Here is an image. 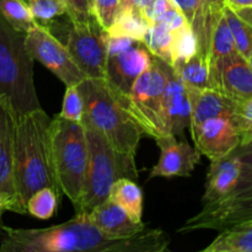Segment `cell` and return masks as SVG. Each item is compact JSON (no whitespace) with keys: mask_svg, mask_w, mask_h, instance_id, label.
<instances>
[{"mask_svg":"<svg viewBox=\"0 0 252 252\" xmlns=\"http://www.w3.org/2000/svg\"><path fill=\"white\" fill-rule=\"evenodd\" d=\"M12 207H14V202H12V199L9 198V197L0 194V217H1V214L4 213V212L6 211L12 212Z\"/></svg>","mask_w":252,"mask_h":252,"instance_id":"cell-36","label":"cell"},{"mask_svg":"<svg viewBox=\"0 0 252 252\" xmlns=\"http://www.w3.org/2000/svg\"><path fill=\"white\" fill-rule=\"evenodd\" d=\"M24 1H25V0H24ZM25 2H26V1H25Z\"/></svg>","mask_w":252,"mask_h":252,"instance_id":"cell-44","label":"cell"},{"mask_svg":"<svg viewBox=\"0 0 252 252\" xmlns=\"http://www.w3.org/2000/svg\"><path fill=\"white\" fill-rule=\"evenodd\" d=\"M187 91L191 101V123H189L191 132L209 118L221 117V116L231 117L234 101L221 95L216 89L187 88Z\"/></svg>","mask_w":252,"mask_h":252,"instance_id":"cell-19","label":"cell"},{"mask_svg":"<svg viewBox=\"0 0 252 252\" xmlns=\"http://www.w3.org/2000/svg\"><path fill=\"white\" fill-rule=\"evenodd\" d=\"M204 1L209 7L214 10H221L226 4L225 0H204Z\"/></svg>","mask_w":252,"mask_h":252,"instance_id":"cell-40","label":"cell"},{"mask_svg":"<svg viewBox=\"0 0 252 252\" xmlns=\"http://www.w3.org/2000/svg\"><path fill=\"white\" fill-rule=\"evenodd\" d=\"M231 120L240 135L239 147L252 142V97L234 102Z\"/></svg>","mask_w":252,"mask_h":252,"instance_id":"cell-31","label":"cell"},{"mask_svg":"<svg viewBox=\"0 0 252 252\" xmlns=\"http://www.w3.org/2000/svg\"><path fill=\"white\" fill-rule=\"evenodd\" d=\"M52 118L38 108L15 118L14 179L16 189L15 213L26 214V202L32 193L52 187L61 196L51 160L49 125Z\"/></svg>","mask_w":252,"mask_h":252,"instance_id":"cell-2","label":"cell"},{"mask_svg":"<svg viewBox=\"0 0 252 252\" xmlns=\"http://www.w3.org/2000/svg\"><path fill=\"white\" fill-rule=\"evenodd\" d=\"M171 66L187 88H211L209 63L207 57L202 52H197L194 56L186 61L174 62Z\"/></svg>","mask_w":252,"mask_h":252,"instance_id":"cell-22","label":"cell"},{"mask_svg":"<svg viewBox=\"0 0 252 252\" xmlns=\"http://www.w3.org/2000/svg\"><path fill=\"white\" fill-rule=\"evenodd\" d=\"M171 47L174 62L186 61V59L194 56L197 52H199L198 38H197L196 33L189 26V24H186L185 26L180 27L179 30L172 32Z\"/></svg>","mask_w":252,"mask_h":252,"instance_id":"cell-29","label":"cell"},{"mask_svg":"<svg viewBox=\"0 0 252 252\" xmlns=\"http://www.w3.org/2000/svg\"><path fill=\"white\" fill-rule=\"evenodd\" d=\"M160 149L159 161L152 169L150 179L157 177H189L201 160V153L186 139L177 140L172 134L155 139Z\"/></svg>","mask_w":252,"mask_h":252,"instance_id":"cell-14","label":"cell"},{"mask_svg":"<svg viewBox=\"0 0 252 252\" xmlns=\"http://www.w3.org/2000/svg\"><path fill=\"white\" fill-rule=\"evenodd\" d=\"M223 14L225 16L226 22H228L231 34H233L236 51L248 59L252 47V26L246 21H244L236 14L235 10L229 6L228 4H225V6L223 7Z\"/></svg>","mask_w":252,"mask_h":252,"instance_id":"cell-27","label":"cell"},{"mask_svg":"<svg viewBox=\"0 0 252 252\" xmlns=\"http://www.w3.org/2000/svg\"><path fill=\"white\" fill-rule=\"evenodd\" d=\"M153 57L143 42L107 34L106 81L122 97L129 94L138 76L150 66Z\"/></svg>","mask_w":252,"mask_h":252,"instance_id":"cell-9","label":"cell"},{"mask_svg":"<svg viewBox=\"0 0 252 252\" xmlns=\"http://www.w3.org/2000/svg\"><path fill=\"white\" fill-rule=\"evenodd\" d=\"M143 43L153 57L161 59L171 65L172 58V32L164 25L155 22L150 25L143 38Z\"/></svg>","mask_w":252,"mask_h":252,"instance_id":"cell-25","label":"cell"},{"mask_svg":"<svg viewBox=\"0 0 252 252\" xmlns=\"http://www.w3.org/2000/svg\"><path fill=\"white\" fill-rule=\"evenodd\" d=\"M165 73L164 108L170 134L181 135L191 123V101L186 85L170 64L162 61Z\"/></svg>","mask_w":252,"mask_h":252,"instance_id":"cell-15","label":"cell"},{"mask_svg":"<svg viewBox=\"0 0 252 252\" xmlns=\"http://www.w3.org/2000/svg\"><path fill=\"white\" fill-rule=\"evenodd\" d=\"M84 102L78 85L66 86L63 97V105L59 116L69 121L80 122L83 120Z\"/></svg>","mask_w":252,"mask_h":252,"instance_id":"cell-33","label":"cell"},{"mask_svg":"<svg viewBox=\"0 0 252 252\" xmlns=\"http://www.w3.org/2000/svg\"><path fill=\"white\" fill-rule=\"evenodd\" d=\"M157 22H159V24L166 26L171 32L176 31V30H179L180 27H182V26H185L186 24H189L186 20V17H185V15L182 14L181 10L176 6V4H175V2H172V4L170 5L166 10H165L164 14H162L161 16L158 19Z\"/></svg>","mask_w":252,"mask_h":252,"instance_id":"cell-35","label":"cell"},{"mask_svg":"<svg viewBox=\"0 0 252 252\" xmlns=\"http://www.w3.org/2000/svg\"><path fill=\"white\" fill-rule=\"evenodd\" d=\"M150 24L144 15L133 6H122L106 33L111 37H127L143 42Z\"/></svg>","mask_w":252,"mask_h":252,"instance_id":"cell-23","label":"cell"},{"mask_svg":"<svg viewBox=\"0 0 252 252\" xmlns=\"http://www.w3.org/2000/svg\"><path fill=\"white\" fill-rule=\"evenodd\" d=\"M240 167L241 162L235 150L221 159L212 160L202 204L214 203L229 196L236 186Z\"/></svg>","mask_w":252,"mask_h":252,"instance_id":"cell-16","label":"cell"},{"mask_svg":"<svg viewBox=\"0 0 252 252\" xmlns=\"http://www.w3.org/2000/svg\"><path fill=\"white\" fill-rule=\"evenodd\" d=\"M93 2H94V0H89V4H90V7H91V5H93Z\"/></svg>","mask_w":252,"mask_h":252,"instance_id":"cell-43","label":"cell"},{"mask_svg":"<svg viewBox=\"0 0 252 252\" xmlns=\"http://www.w3.org/2000/svg\"><path fill=\"white\" fill-rule=\"evenodd\" d=\"M236 11V14L246 21L248 24H250L252 26V6L251 7H240V9H234Z\"/></svg>","mask_w":252,"mask_h":252,"instance_id":"cell-37","label":"cell"},{"mask_svg":"<svg viewBox=\"0 0 252 252\" xmlns=\"http://www.w3.org/2000/svg\"><path fill=\"white\" fill-rule=\"evenodd\" d=\"M65 47L86 78H106L107 33L95 19L84 24L70 22Z\"/></svg>","mask_w":252,"mask_h":252,"instance_id":"cell-10","label":"cell"},{"mask_svg":"<svg viewBox=\"0 0 252 252\" xmlns=\"http://www.w3.org/2000/svg\"><path fill=\"white\" fill-rule=\"evenodd\" d=\"M235 42H234L233 34H231L229 25L226 22L223 10L217 15L216 20L212 26L211 34L208 41V51H207V59L208 63L217 61L221 57L230 56L236 53Z\"/></svg>","mask_w":252,"mask_h":252,"instance_id":"cell-24","label":"cell"},{"mask_svg":"<svg viewBox=\"0 0 252 252\" xmlns=\"http://www.w3.org/2000/svg\"><path fill=\"white\" fill-rule=\"evenodd\" d=\"M226 4L233 9H240V7H251L252 0H225Z\"/></svg>","mask_w":252,"mask_h":252,"instance_id":"cell-38","label":"cell"},{"mask_svg":"<svg viewBox=\"0 0 252 252\" xmlns=\"http://www.w3.org/2000/svg\"><path fill=\"white\" fill-rule=\"evenodd\" d=\"M209 71L211 88L229 100L236 102L252 97V68L239 52L212 62Z\"/></svg>","mask_w":252,"mask_h":252,"instance_id":"cell-12","label":"cell"},{"mask_svg":"<svg viewBox=\"0 0 252 252\" xmlns=\"http://www.w3.org/2000/svg\"><path fill=\"white\" fill-rule=\"evenodd\" d=\"M191 134L196 149L211 161L231 154L240 145V135L228 116L204 121Z\"/></svg>","mask_w":252,"mask_h":252,"instance_id":"cell-13","label":"cell"},{"mask_svg":"<svg viewBox=\"0 0 252 252\" xmlns=\"http://www.w3.org/2000/svg\"><path fill=\"white\" fill-rule=\"evenodd\" d=\"M26 47L34 61L51 70L65 86L79 85L86 75L71 58L65 44L49 29L37 25L26 33Z\"/></svg>","mask_w":252,"mask_h":252,"instance_id":"cell-11","label":"cell"},{"mask_svg":"<svg viewBox=\"0 0 252 252\" xmlns=\"http://www.w3.org/2000/svg\"><path fill=\"white\" fill-rule=\"evenodd\" d=\"M121 9H122L121 0H94L91 5V14L98 26L107 32Z\"/></svg>","mask_w":252,"mask_h":252,"instance_id":"cell-32","label":"cell"},{"mask_svg":"<svg viewBox=\"0 0 252 252\" xmlns=\"http://www.w3.org/2000/svg\"><path fill=\"white\" fill-rule=\"evenodd\" d=\"M122 6H130V0H121Z\"/></svg>","mask_w":252,"mask_h":252,"instance_id":"cell-41","label":"cell"},{"mask_svg":"<svg viewBox=\"0 0 252 252\" xmlns=\"http://www.w3.org/2000/svg\"><path fill=\"white\" fill-rule=\"evenodd\" d=\"M84 126L88 139L89 160L83 196L75 207L76 214L89 213L97 204L106 201L112 184L121 177L138 179L135 162L118 154L102 133L85 123Z\"/></svg>","mask_w":252,"mask_h":252,"instance_id":"cell-6","label":"cell"},{"mask_svg":"<svg viewBox=\"0 0 252 252\" xmlns=\"http://www.w3.org/2000/svg\"><path fill=\"white\" fill-rule=\"evenodd\" d=\"M33 62L26 47V33L15 30L0 14V102L14 118L41 108Z\"/></svg>","mask_w":252,"mask_h":252,"instance_id":"cell-4","label":"cell"},{"mask_svg":"<svg viewBox=\"0 0 252 252\" xmlns=\"http://www.w3.org/2000/svg\"><path fill=\"white\" fill-rule=\"evenodd\" d=\"M86 216L91 223L111 236H132L147 229L143 221L137 223L133 220L122 207L108 198L97 204Z\"/></svg>","mask_w":252,"mask_h":252,"instance_id":"cell-18","label":"cell"},{"mask_svg":"<svg viewBox=\"0 0 252 252\" xmlns=\"http://www.w3.org/2000/svg\"><path fill=\"white\" fill-rule=\"evenodd\" d=\"M152 1L153 0H130V6H133L134 9H137L138 11H140L143 14L144 10L149 6Z\"/></svg>","mask_w":252,"mask_h":252,"instance_id":"cell-39","label":"cell"},{"mask_svg":"<svg viewBox=\"0 0 252 252\" xmlns=\"http://www.w3.org/2000/svg\"><path fill=\"white\" fill-rule=\"evenodd\" d=\"M71 24H84L94 20L89 0H62Z\"/></svg>","mask_w":252,"mask_h":252,"instance_id":"cell-34","label":"cell"},{"mask_svg":"<svg viewBox=\"0 0 252 252\" xmlns=\"http://www.w3.org/2000/svg\"><path fill=\"white\" fill-rule=\"evenodd\" d=\"M84 102L81 122L102 133L116 152L135 162L138 145L144 134L106 79L86 78L78 85Z\"/></svg>","mask_w":252,"mask_h":252,"instance_id":"cell-3","label":"cell"},{"mask_svg":"<svg viewBox=\"0 0 252 252\" xmlns=\"http://www.w3.org/2000/svg\"><path fill=\"white\" fill-rule=\"evenodd\" d=\"M248 61H249V64H250L251 68H252V47H251V52H250V56H249Z\"/></svg>","mask_w":252,"mask_h":252,"instance_id":"cell-42","label":"cell"},{"mask_svg":"<svg viewBox=\"0 0 252 252\" xmlns=\"http://www.w3.org/2000/svg\"><path fill=\"white\" fill-rule=\"evenodd\" d=\"M202 252H252V220L219 231Z\"/></svg>","mask_w":252,"mask_h":252,"instance_id":"cell-20","label":"cell"},{"mask_svg":"<svg viewBox=\"0 0 252 252\" xmlns=\"http://www.w3.org/2000/svg\"><path fill=\"white\" fill-rule=\"evenodd\" d=\"M34 20L41 26L47 27L58 17L66 15L65 5L62 0H25Z\"/></svg>","mask_w":252,"mask_h":252,"instance_id":"cell-30","label":"cell"},{"mask_svg":"<svg viewBox=\"0 0 252 252\" xmlns=\"http://www.w3.org/2000/svg\"><path fill=\"white\" fill-rule=\"evenodd\" d=\"M108 199L122 207L134 221H142L143 192L132 179L121 177L113 182L108 193Z\"/></svg>","mask_w":252,"mask_h":252,"instance_id":"cell-21","label":"cell"},{"mask_svg":"<svg viewBox=\"0 0 252 252\" xmlns=\"http://www.w3.org/2000/svg\"><path fill=\"white\" fill-rule=\"evenodd\" d=\"M165 81L162 61L153 57L149 68L138 76L129 94L122 97L126 108L143 133L154 139L170 134L164 108Z\"/></svg>","mask_w":252,"mask_h":252,"instance_id":"cell-8","label":"cell"},{"mask_svg":"<svg viewBox=\"0 0 252 252\" xmlns=\"http://www.w3.org/2000/svg\"><path fill=\"white\" fill-rule=\"evenodd\" d=\"M49 148L59 192L76 207L83 196L89 160L84 123L56 116L49 125Z\"/></svg>","mask_w":252,"mask_h":252,"instance_id":"cell-5","label":"cell"},{"mask_svg":"<svg viewBox=\"0 0 252 252\" xmlns=\"http://www.w3.org/2000/svg\"><path fill=\"white\" fill-rule=\"evenodd\" d=\"M14 128L15 118L0 102V194L12 199L15 213L16 189L14 179Z\"/></svg>","mask_w":252,"mask_h":252,"instance_id":"cell-17","label":"cell"},{"mask_svg":"<svg viewBox=\"0 0 252 252\" xmlns=\"http://www.w3.org/2000/svg\"><path fill=\"white\" fill-rule=\"evenodd\" d=\"M59 194L52 187H43L30 196L26 202V214L37 219L52 218L58 207Z\"/></svg>","mask_w":252,"mask_h":252,"instance_id":"cell-28","label":"cell"},{"mask_svg":"<svg viewBox=\"0 0 252 252\" xmlns=\"http://www.w3.org/2000/svg\"><path fill=\"white\" fill-rule=\"evenodd\" d=\"M241 167L235 189L229 196L204 204L196 216L185 221L179 233H191L196 230L221 231L226 228L252 220V142L235 149Z\"/></svg>","mask_w":252,"mask_h":252,"instance_id":"cell-7","label":"cell"},{"mask_svg":"<svg viewBox=\"0 0 252 252\" xmlns=\"http://www.w3.org/2000/svg\"><path fill=\"white\" fill-rule=\"evenodd\" d=\"M0 14L15 30L25 33L38 25L24 0H0Z\"/></svg>","mask_w":252,"mask_h":252,"instance_id":"cell-26","label":"cell"},{"mask_svg":"<svg viewBox=\"0 0 252 252\" xmlns=\"http://www.w3.org/2000/svg\"><path fill=\"white\" fill-rule=\"evenodd\" d=\"M0 252H165L170 239L161 229H145L132 236H111L76 214L48 228L16 229L0 223Z\"/></svg>","mask_w":252,"mask_h":252,"instance_id":"cell-1","label":"cell"}]
</instances>
